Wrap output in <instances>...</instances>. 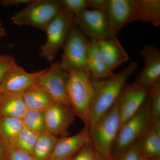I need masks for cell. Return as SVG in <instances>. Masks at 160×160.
<instances>
[{"mask_svg":"<svg viewBox=\"0 0 160 160\" xmlns=\"http://www.w3.org/2000/svg\"><path fill=\"white\" fill-rule=\"evenodd\" d=\"M138 67L137 63L132 62L125 69L111 77L92 79L93 97L87 128L89 129L117 102L127 80Z\"/></svg>","mask_w":160,"mask_h":160,"instance_id":"cell-1","label":"cell"},{"mask_svg":"<svg viewBox=\"0 0 160 160\" xmlns=\"http://www.w3.org/2000/svg\"><path fill=\"white\" fill-rule=\"evenodd\" d=\"M153 122L148 97L138 111L120 126L112 149L110 159L122 155L142 140Z\"/></svg>","mask_w":160,"mask_h":160,"instance_id":"cell-2","label":"cell"},{"mask_svg":"<svg viewBox=\"0 0 160 160\" xmlns=\"http://www.w3.org/2000/svg\"><path fill=\"white\" fill-rule=\"evenodd\" d=\"M69 74L66 88L70 106L87 128L93 97L92 79L83 72L72 71Z\"/></svg>","mask_w":160,"mask_h":160,"instance_id":"cell-3","label":"cell"},{"mask_svg":"<svg viewBox=\"0 0 160 160\" xmlns=\"http://www.w3.org/2000/svg\"><path fill=\"white\" fill-rule=\"evenodd\" d=\"M117 102L89 129L91 143L104 160L111 158V152L120 127Z\"/></svg>","mask_w":160,"mask_h":160,"instance_id":"cell-4","label":"cell"},{"mask_svg":"<svg viewBox=\"0 0 160 160\" xmlns=\"http://www.w3.org/2000/svg\"><path fill=\"white\" fill-rule=\"evenodd\" d=\"M62 6L58 0H32L11 18L14 25L29 26L46 31Z\"/></svg>","mask_w":160,"mask_h":160,"instance_id":"cell-5","label":"cell"},{"mask_svg":"<svg viewBox=\"0 0 160 160\" xmlns=\"http://www.w3.org/2000/svg\"><path fill=\"white\" fill-rule=\"evenodd\" d=\"M88 43L85 34L73 23L63 47L60 69L68 73L83 72L89 76L87 67Z\"/></svg>","mask_w":160,"mask_h":160,"instance_id":"cell-6","label":"cell"},{"mask_svg":"<svg viewBox=\"0 0 160 160\" xmlns=\"http://www.w3.org/2000/svg\"><path fill=\"white\" fill-rule=\"evenodd\" d=\"M74 16L62 7L45 31L46 40L41 46L40 57L52 63L58 52L63 48L66 42L69 30L73 24Z\"/></svg>","mask_w":160,"mask_h":160,"instance_id":"cell-7","label":"cell"},{"mask_svg":"<svg viewBox=\"0 0 160 160\" xmlns=\"http://www.w3.org/2000/svg\"><path fill=\"white\" fill-rule=\"evenodd\" d=\"M46 69L29 72L17 64L7 70L0 85V94L22 95L37 86L40 76Z\"/></svg>","mask_w":160,"mask_h":160,"instance_id":"cell-8","label":"cell"},{"mask_svg":"<svg viewBox=\"0 0 160 160\" xmlns=\"http://www.w3.org/2000/svg\"><path fill=\"white\" fill-rule=\"evenodd\" d=\"M69 76L60 69V62L51 63L40 76L37 86L48 92L56 102L71 107L66 88Z\"/></svg>","mask_w":160,"mask_h":160,"instance_id":"cell-9","label":"cell"},{"mask_svg":"<svg viewBox=\"0 0 160 160\" xmlns=\"http://www.w3.org/2000/svg\"><path fill=\"white\" fill-rule=\"evenodd\" d=\"M73 23L91 40L112 38L106 13L97 9H87L74 15Z\"/></svg>","mask_w":160,"mask_h":160,"instance_id":"cell-10","label":"cell"},{"mask_svg":"<svg viewBox=\"0 0 160 160\" xmlns=\"http://www.w3.org/2000/svg\"><path fill=\"white\" fill-rule=\"evenodd\" d=\"M149 93V88L135 83L125 85L117 101L120 126L138 111L148 98Z\"/></svg>","mask_w":160,"mask_h":160,"instance_id":"cell-11","label":"cell"},{"mask_svg":"<svg viewBox=\"0 0 160 160\" xmlns=\"http://www.w3.org/2000/svg\"><path fill=\"white\" fill-rule=\"evenodd\" d=\"M46 131L56 136H68L76 116L71 107L56 103L44 111Z\"/></svg>","mask_w":160,"mask_h":160,"instance_id":"cell-12","label":"cell"},{"mask_svg":"<svg viewBox=\"0 0 160 160\" xmlns=\"http://www.w3.org/2000/svg\"><path fill=\"white\" fill-rule=\"evenodd\" d=\"M141 54L145 65L134 83L149 89L160 84V51L154 46L145 45Z\"/></svg>","mask_w":160,"mask_h":160,"instance_id":"cell-13","label":"cell"},{"mask_svg":"<svg viewBox=\"0 0 160 160\" xmlns=\"http://www.w3.org/2000/svg\"><path fill=\"white\" fill-rule=\"evenodd\" d=\"M106 15L112 38H117L118 32L126 25L134 22L132 0H108Z\"/></svg>","mask_w":160,"mask_h":160,"instance_id":"cell-14","label":"cell"},{"mask_svg":"<svg viewBox=\"0 0 160 160\" xmlns=\"http://www.w3.org/2000/svg\"><path fill=\"white\" fill-rule=\"evenodd\" d=\"M91 142L88 128L72 136L58 139L50 160L70 159L87 144Z\"/></svg>","mask_w":160,"mask_h":160,"instance_id":"cell-15","label":"cell"},{"mask_svg":"<svg viewBox=\"0 0 160 160\" xmlns=\"http://www.w3.org/2000/svg\"><path fill=\"white\" fill-rule=\"evenodd\" d=\"M99 50L106 66L111 71L129 60V56L117 38L97 41Z\"/></svg>","mask_w":160,"mask_h":160,"instance_id":"cell-16","label":"cell"},{"mask_svg":"<svg viewBox=\"0 0 160 160\" xmlns=\"http://www.w3.org/2000/svg\"><path fill=\"white\" fill-rule=\"evenodd\" d=\"M87 67L90 78L92 80L106 78L114 74L106 66L100 53L97 42L90 40L88 43Z\"/></svg>","mask_w":160,"mask_h":160,"instance_id":"cell-17","label":"cell"},{"mask_svg":"<svg viewBox=\"0 0 160 160\" xmlns=\"http://www.w3.org/2000/svg\"><path fill=\"white\" fill-rule=\"evenodd\" d=\"M134 22L149 23L155 27L160 25V0H132Z\"/></svg>","mask_w":160,"mask_h":160,"instance_id":"cell-18","label":"cell"},{"mask_svg":"<svg viewBox=\"0 0 160 160\" xmlns=\"http://www.w3.org/2000/svg\"><path fill=\"white\" fill-rule=\"evenodd\" d=\"M139 151L141 157L149 160H160V119L153 122L141 140Z\"/></svg>","mask_w":160,"mask_h":160,"instance_id":"cell-19","label":"cell"},{"mask_svg":"<svg viewBox=\"0 0 160 160\" xmlns=\"http://www.w3.org/2000/svg\"><path fill=\"white\" fill-rule=\"evenodd\" d=\"M22 97L28 109L45 111L56 103L48 92L37 86L22 94Z\"/></svg>","mask_w":160,"mask_h":160,"instance_id":"cell-20","label":"cell"},{"mask_svg":"<svg viewBox=\"0 0 160 160\" xmlns=\"http://www.w3.org/2000/svg\"><path fill=\"white\" fill-rule=\"evenodd\" d=\"M2 95L0 103L1 117L14 118L22 119L28 109L22 95Z\"/></svg>","mask_w":160,"mask_h":160,"instance_id":"cell-21","label":"cell"},{"mask_svg":"<svg viewBox=\"0 0 160 160\" xmlns=\"http://www.w3.org/2000/svg\"><path fill=\"white\" fill-rule=\"evenodd\" d=\"M57 137L47 131L39 134L33 155L37 160H49L58 140Z\"/></svg>","mask_w":160,"mask_h":160,"instance_id":"cell-22","label":"cell"},{"mask_svg":"<svg viewBox=\"0 0 160 160\" xmlns=\"http://www.w3.org/2000/svg\"><path fill=\"white\" fill-rule=\"evenodd\" d=\"M38 135L24 126L17 135L6 145L32 154Z\"/></svg>","mask_w":160,"mask_h":160,"instance_id":"cell-23","label":"cell"},{"mask_svg":"<svg viewBox=\"0 0 160 160\" xmlns=\"http://www.w3.org/2000/svg\"><path fill=\"white\" fill-rule=\"evenodd\" d=\"M24 126L21 119L11 117L0 118V135L2 136L6 145L17 135Z\"/></svg>","mask_w":160,"mask_h":160,"instance_id":"cell-24","label":"cell"},{"mask_svg":"<svg viewBox=\"0 0 160 160\" xmlns=\"http://www.w3.org/2000/svg\"><path fill=\"white\" fill-rule=\"evenodd\" d=\"M22 120L24 126L38 134L46 131L44 111L28 109Z\"/></svg>","mask_w":160,"mask_h":160,"instance_id":"cell-25","label":"cell"},{"mask_svg":"<svg viewBox=\"0 0 160 160\" xmlns=\"http://www.w3.org/2000/svg\"><path fill=\"white\" fill-rule=\"evenodd\" d=\"M150 111L153 122L160 119V84L149 88Z\"/></svg>","mask_w":160,"mask_h":160,"instance_id":"cell-26","label":"cell"},{"mask_svg":"<svg viewBox=\"0 0 160 160\" xmlns=\"http://www.w3.org/2000/svg\"><path fill=\"white\" fill-rule=\"evenodd\" d=\"M60 2L63 7L74 15L89 8L87 0H61Z\"/></svg>","mask_w":160,"mask_h":160,"instance_id":"cell-27","label":"cell"},{"mask_svg":"<svg viewBox=\"0 0 160 160\" xmlns=\"http://www.w3.org/2000/svg\"><path fill=\"white\" fill-rule=\"evenodd\" d=\"M7 160H37L32 154L12 146H7Z\"/></svg>","mask_w":160,"mask_h":160,"instance_id":"cell-28","label":"cell"},{"mask_svg":"<svg viewBox=\"0 0 160 160\" xmlns=\"http://www.w3.org/2000/svg\"><path fill=\"white\" fill-rule=\"evenodd\" d=\"M17 64L15 59L12 56L0 55V85L3 77L7 70Z\"/></svg>","mask_w":160,"mask_h":160,"instance_id":"cell-29","label":"cell"},{"mask_svg":"<svg viewBox=\"0 0 160 160\" xmlns=\"http://www.w3.org/2000/svg\"><path fill=\"white\" fill-rule=\"evenodd\" d=\"M131 147L129 150L122 155L115 158L110 159L109 160H139L140 157L139 147L141 140Z\"/></svg>","mask_w":160,"mask_h":160,"instance_id":"cell-30","label":"cell"},{"mask_svg":"<svg viewBox=\"0 0 160 160\" xmlns=\"http://www.w3.org/2000/svg\"><path fill=\"white\" fill-rule=\"evenodd\" d=\"M96 151L91 143L86 145L71 160H92Z\"/></svg>","mask_w":160,"mask_h":160,"instance_id":"cell-31","label":"cell"},{"mask_svg":"<svg viewBox=\"0 0 160 160\" xmlns=\"http://www.w3.org/2000/svg\"><path fill=\"white\" fill-rule=\"evenodd\" d=\"M89 8L97 9L106 13L108 5V0H87Z\"/></svg>","mask_w":160,"mask_h":160,"instance_id":"cell-32","label":"cell"},{"mask_svg":"<svg viewBox=\"0 0 160 160\" xmlns=\"http://www.w3.org/2000/svg\"><path fill=\"white\" fill-rule=\"evenodd\" d=\"M32 0H3L1 3L4 7L10 6H19L22 4L27 5L31 2Z\"/></svg>","mask_w":160,"mask_h":160,"instance_id":"cell-33","label":"cell"},{"mask_svg":"<svg viewBox=\"0 0 160 160\" xmlns=\"http://www.w3.org/2000/svg\"><path fill=\"white\" fill-rule=\"evenodd\" d=\"M6 35L7 33H6V30L3 27L2 22V20L0 19V39L6 36Z\"/></svg>","mask_w":160,"mask_h":160,"instance_id":"cell-34","label":"cell"},{"mask_svg":"<svg viewBox=\"0 0 160 160\" xmlns=\"http://www.w3.org/2000/svg\"><path fill=\"white\" fill-rule=\"evenodd\" d=\"M92 160H104L100 156L99 154H98L97 152H96L95 154L94 155V157L93 158Z\"/></svg>","mask_w":160,"mask_h":160,"instance_id":"cell-35","label":"cell"},{"mask_svg":"<svg viewBox=\"0 0 160 160\" xmlns=\"http://www.w3.org/2000/svg\"><path fill=\"white\" fill-rule=\"evenodd\" d=\"M139 160H149L146 159L144 158L141 157H140V158Z\"/></svg>","mask_w":160,"mask_h":160,"instance_id":"cell-36","label":"cell"},{"mask_svg":"<svg viewBox=\"0 0 160 160\" xmlns=\"http://www.w3.org/2000/svg\"><path fill=\"white\" fill-rule=\"evenodd\" d=\"M2 148H1V146H0V157H1V154H2Z\"/></svg>","mask_w":160,"mask_h":160,"instance_id":"cell-37","label":"cell"},{"mask_svg":"<svg viewBox=\"0 0 160 160\" xmlns=\"http://www.w3.org/2000/svg\"><path fill=\"white\" fill-rule=\"evenodd\" d=\"M72 159H53V160H71Z\"/></svg>","mask_w":160,"mask_h":160,"instance_id":"cell-38","label":"cell"},{"mask_svg":"<svg viewBox=\"0 0 160 160\" xmlns=\"http://www.w3.org/2000/svg\"><path fill=\"white\" fill-rule=\"evenodd\" d=\"M2 94H0V103H1V100H2Z\"/></svg>","mask_w":160,"mask_h":160,"instance_id":"cell-39","label":"cell"}]
</instances>
